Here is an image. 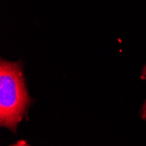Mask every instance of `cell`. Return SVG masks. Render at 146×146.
Wrapping results in <instances>:
<instances>
[{"instance_id": "1", "label": "cell", "mask_w": 146, "mask_h": 146, "mask_svg": "<svg viewBox=\"0 0 146 146\" xmlns=\"http://www.w3.org/2000/svg\"><path fill=\"white\" fill-rule=\"evenodd\" d=\"M29 104L24 78L18 63L1 60L0 65V123L15 131Z\"/></svg>"}, {"instance_id": "2", "label": "cell", "mask_w": 146, "mask_h": 146, "mask_svg": "<svg viewBox=\"0 0 146 146\" xmlns=\"http://www.w3.org/2000/svg\"><path fill=\"white\" fill-rule=\"evenodd\" d=\"M143 117L146 118V101H145V103L143 104Z\"/></svg>"}]
</instances>
